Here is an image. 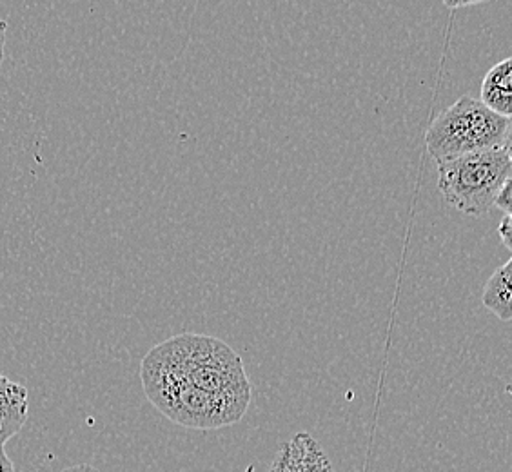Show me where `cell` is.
<instances>
[{"label": "cell", "mask_w": 512, "mask_h": 472, "mask_svg": "<svg viewBox=\"0 0 512 472\" xmlns=\"http://www.w3.org/2000/svg\"><path fill=\"white\" fill-rule=\"evenodd\" d=\"M140 378L160 413L195 431L240 422L253 396L242 358L213 336H173L155 345L142 360Z\"/></svg>", "instance_id": "1"}, {"label": "cell", "mask_w": 512, "mask_h": 472, "mask_svg": "<svg viewBox=\"0 0 512 472\" xmlns=\"http://www.w3.org/2000/svg\"><path fill=\"white\" fill-rule=\"evenodd\" d=\"M425 144L434 160L511 148V118L496 115L480 100L463 95L434 118Z\"/></svg>", "instance_id": "2"}, {"label": "cell", "mask_w": 512, "mask_h": 472, "mask_svg": "<svg viewBox=\"0 0 512 472\" xmlns=\"http://www.w3.org/2000/svg\"><path fill=\"white\" fill-rule=\"evenodd\" d=\"M438 187L449 206L482 217L493 209L505 182L512 178L511 148L436 160Z\"/></svg>", "instance_id": "3"}, {"label": "cell", "mask_w": 512, "mask_h": 472, "mask_svg": "<svg viewBox=\"0 0 512 472\" xmlns=\"http://www.w3.org/2000/svg\"><path fill=\"white\" fill-rule=\"evenodd\" d=\"M28 409V389L0 374V449L22 431L28 420Z\"/></svg>", "instance_id": "4"}, {"label": "cell", "mask_w": 512, "mask_h": 472, "mask_svg": "<svg viewBox=\"0 0 512 472\" xmlns=\"http://www.w3.org/2000/svg\"><path fill=\"white\" fill-rule=\"evenodd\" d=\"M512 59H503L487 71L482 82V102L496 115L511 118Z\"/></svg>", "instance_id": "5"}, {"label": "cell", "mask_w": 512, "mask_h": 472, "mask_svg": "<svg viewBox=\"0 0 512 472\" xmlns=\"http://www.w3.org/2000/svg\"><path fill=\"white\" fill-rule=\"evenodd\" d=\"M511 278L512 258H509L494 271L483 287V305L503 322H511L512 318Z\"/></svg>", "instance_id": "6"}, {"label": "cell", "mask_w": 512, "mask_h": 472, "mask_svg": "<svg viewBox=\"0 0 512 472\" xmlns=\"http://www.w3.org/2000/svg\"><path fill=\"white\" fill-rule=\"evenodd\" d=\"M511 187L512 178L509 182H505V184H503L502 189H500V193H498V197L494 200L493 207H498L500 211H503V215H511Z\"/></svg>", "instance_id": "7"}, {"label": "cell", "mask_w": 512, "mask_h": 472, "mask_svg": "<svg viewBox=\"0 0 512 472\" xmlns=\"http://www.w3.org/2000/svg\"><path fill=\"white\" fill-rule=\"evenodd\" d=\"M511 218V215H503L502 222H500V226H498V235L502 238L503 246L507 247V249H512Z\"/></svg>", "instance_id": "8"}, {"label": "cell", "mask_w": 512, "mask_h": 472, "mask_svg": "<svg viewBox=\"0 0 512 472\" xmlns=\"http://www.w3.org/2000/svg\"><path fill=\"white\" fill-rule=\"evenodd\" d=\"M0 472H17L15 471V465L8 458V454L4 449H0Z\"/></svg>", "instance_id": "9"}, {"label": "cell", "mask_w": 512, "mask_h": 472, "mask_svg": "<svg viewBox=\"0 0 512 472\" xmlns=\"http://www.w3.org/2000/svg\"><path fill=\"white\" fill-rule=\"evenodd\" d=\"M6 30H8L6 22L0 20V64H2V59H4V48H6Z\"/></svg>", "instance_id": "10"}, {"label": "cell", "mask_w": 512, "mask_h": 472, "mask_svg": "<svg viewBox=\"0 0 512 472\" xmlns=\"http://www.w3.org/2000/svg\"><path fill=\"white\" fill-rule=\"evenodd\" d=\"M62 472H100L97 467H93V465H89V463H80V465H73V467H68V469H64Z\"/></svg>", "instance_id": "11"}]
</instances>
